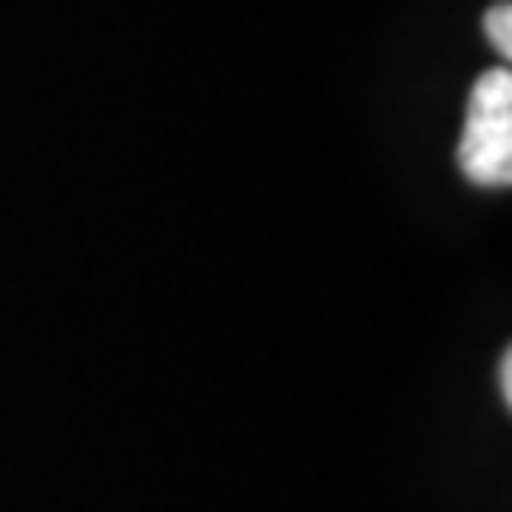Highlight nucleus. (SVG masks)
<instances>
[{
    "instance_id": "obj_1",
    "label": "nucleus",
    "mask_w": 512,
    "mask_h": 512,
    "mask_svg": "<svg viewBox=\"0 0 512 512\" xmlns=\"http://www.w3.org/2000/svg\"><path fill=\"white\" fill-rule=\"evenodd\" d=\"M460 176L479 190H508L512 185V72L494 67L475 81L465 133L456 147Z\"/></svg>"
},
{
    "instance_id": "obj_2",
    "label": "nucleus",
    "mask_w": 512,
    "mask_h": 512,
    "mask_svg": "<svg viewBox=\"0 0 512 512\" xmlns=\"http://www.w3.org/2000/svg\"><path fill=\"white\" fill-rule=\"evenodd\" d=\"M484 34H489V43H494L503 57L512 53V10L508 5H489V15H484Z\"/></svg>"
},
{
    "instance_id": "obj_3",
    "label": "nucleus",
    "mask_w": 512,
    "mask_h": 512,
    "mask_svg": "<svg viewBox=\"0 0 512 512\" xmlns=\"http://www.w3.org/2000/svg\"><path fill=\"white\" fill-rule=\"evenodd\" d=\"M498 394H503V403H512V351L498 356Z\"/></svg>"
}]
</instances>
